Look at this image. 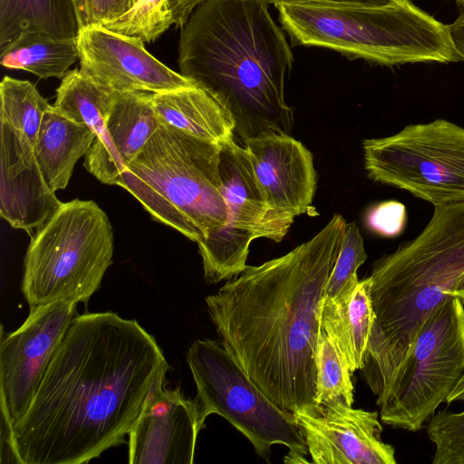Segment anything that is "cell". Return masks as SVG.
Here are the masks:
<instances>
[{
    "instance_id": "83f0119b",
    "label": "cell",
    "mask_w": 464,
    "mask_h": 464,
    "mask_svg": "<svg viewBox=\"0 0 464 464\" xmlns=\"http://www.w3.org/2000/svg\"><path fill=\"white\" fill-rule=\"evenodd\" d=\"M426 431L435 445L433 464H464V411L442 410L434 413Z\"/></svg>"
},
{
    "instance_id": "4316f807",
    "label": "cell",
    "mask_w": 464,
    "mask_h": 464,
    "mask_svg": "<svg viewBox=\"0 0 464 464\" xmlns=\"http://www.w3.org/2000/svg\"><path fill=\"white\" fill-rule=\"evenodd\" d=\"M172 24L168 0H139L128 12L103 26L117 34L151 43Z\"/></svg>"
},
{
    "instance_id": "603a6c76",
    "label": "cell",
    "mask_w": 464,
    "mask_h": 464,
    "mask_svg": "<svg viewBox=\"0 0 464 464\" xmlns=\"http://www.w3.org/2000/svg\"><path fill=\"white\" fill-rule=\"evenodd\" d=\"M79 59L77 39L27 34L0 53L1 65L34 73L40 79L63 78Z\"/></svg>"
},
{
    "instance_id": "4fadbf2b",
    "label": "cell",
    "mask_w": 464,
    "mask_h": 464,
    "mask_svg": "<svg viewBox=\"0 0 464 464\" xmlns=\"http://www.w3.org/2000/svg\"><path fill=\"white\" fill-rule=\"evenodd\" d=\"M310 463L395 464L394 448L382 441L378 412L343 402L293 412Z\"/></svg>"
},
{
    "instance_id": "e0dca14e",
    "label": "cell",
    "mask_w": 464,
    "mask_h": 464,
    "mask_svg": "<svg viewBox=\"0 0 464 464\" xmlns=\"http://www.w3.org/2000/svg\"><path fill=\"white\" fill-rule=\"evenodd\" d=\"M25 135L0 121V215L14 228H38L61 206Z\"/></svg>"
},
{
    "instance_id": "6da1fadb",
    "label": "cell",
    "mask_w": 464,
    "mask_h": 464,
    "mask_svg": "<svg viewBox=\"0 0 464 464\" xmlns=\"http://www.w3.org/2000/svg\"><path fill=\"white\" fill-rule=\"evenodd\" d=\"M169 365L136 320L75 315L34 398L12 428L18 463L82 464L125 442Z\"/></svg>"
},
{
    "instance_id": "d6986e66",
    "label": "cell",
    "mask_w": 464,
    "mask_h": 464,
    "mask_svg": "<svg viewBox=\"0 0 464 464\" xmlns=\"http://www.w3.org/2000/svg\"><path fill=\"white\" fill-rule=\"evenodd\" d=\"M152 104L160 124L220 145L235 139V122L229 111L197 85L152 93Z\"/></svg>"
},
{
    "instance_id": "5bb4252c",
    "label": "cell",
    "mask_w": 464,
    "mask_h": 464,
    "mask_svg": "<svg viewBox=\"0 0 464 464\" xmlns=\"http://www.w3.org/2000/svg\"><path fill=\"white\" fill-rule=\"evenodd\" d=\"M144 44L103 25L89 24L77 38L80 68L116 92L157 93L195 85L151 55Z\"/></svg>"
},
{
    "instance_id": "7c38bea8",
    "label": "cell",
    "mask_w": 464,
    "mask_h": 464,
    "mask_svg": "<svg viewBox=\"0 0 464 464\" xmlns=\"http://www.w3.org/2000/svg\"><path fill=\"white\" fill-rule=\"evenodd\" d=\"M78 304L55 302L31 309L0 343L1 416L12 428L30 407Z\"/></svg>"
},
{
    "instance_id": "9c48e42d",
    "label": "cell",
    "mask_w": 464,
    "mask_h": 464,
    "mask_svg": "<svg viewBox=\"0 0 464 464\" xmlns=\"http://www.w3.org/2000/svg\"><path fill=\"white\" fill-rule=\"evenodd\" d=\"M464 375V303L453 296L430 315L380 407L381 420L420 430Z\"/></svg>"
},
{
    "instance_id": "7a4b0ae2",
    "label": "cell",
    "mask_w": 464,
    "mask_h": 464,
    "mask_svg": "<svg viewBox=\"0 0 464 464\" xmlns=\"http://www.w3.org/2000/svg\"><path fill=\"white\" fill-rule=\"evenodd\" d=\"M346 221L334 214L310 240L259 266H246L206 297L224 345L278 407L316 405L319 310Z\"/></svg>"
},
{
    "instance_id": "5b68a950",
    "label": "cell",
    "mask_w": 464,
    "mask_h": 464,
    "mask_svg": "<svg viewBox=\"0 0 464 464\" xmlns=\"http://www.w3.org/2000/svg\"><path fill=\"white\" fill-rule=\"evenodd\" d=\"M221 145L160 124L115 185L197 244L225 224Z\"/></svg>"
},
{
    "instance_id": "7402d4cb",
    "label": "cell",
    "mask_w": 464,
    "mask_h": 464,
    "mask_svg": "<svg viewBox=\"0 0 464 464\" xmlns=\"http://www.w3.org/2000/svg\"><path fill=\"white\" fill-rule=\"evenodd\" d=\"M81 29L73 0H0V53L27 34L77 39Z\"/></svg>"
},
{
    "instance_id": "d590c367",
    "label": "cell",
    "mask_w": 464,
    "mask_h": 464,
    "mask_svg": "<svg viewBox=\"0 0 464 464\" xmlns=\"http://www.w3.org/2000/svg\"><path fill=\"white\" fill-rule=\"evenodd\" d=\"M459 401H464V375L451 392L446 402L451 403Z\"/></svg>"
},
{
    "instance_id": "836d02e7",
    "label": "cell",
    "mask_w": 464,
    "mask_h": 464,
    "mask_svg": "<svg viewBox=\"0 0 464 464\" xmlns=\"http://www.w3.org/2000/svg\"><path fill=\"white\" fill-rule=\"evenodd\" d=\"M450 32L458 54L464 60V11L450 24Z\"/></svg>"
},
{
    "instance_id": "d6a6232c",
    "label": "cell",
    "mask_w": 464,
    "mask_h": 464,
    "mask_svg": "<svg viewBox=\"0 0 464 464\" xmlns=\"http://www.w3.org/2000/svg\"><path fill=\"white\" fill-rule=\"evenodd\" d=\"M206 0H168L173 24L182 27L192 11Z\"/></svg>"
},
{
    "instance_id": "3957f363",
    "label": "cell",
    "mask_w": 464,
    "mask_h": 464,
    "mask_svg": "<svg viewBox=\"0 0 464 464\" xmlns=\"http://www.w3.org/2000/svg\"><path fill=\"white\" fill-rule=\"evenodd\" d=\"M266 0H206L180 31V73L231 114L235 137L290 134L293 110L285 100L293 54Z\"/></svg>"
},
{
    "instance_id": "2e32d148",
    "label": "cell",
    "mask_w": 464,
    "mask_h": 464,
    "mask_svg": "<svg viewBox=\"0 0 464 464\" xmlns=\"http://www.w3.org/2000/svg\"><path fill=\"white\" fill-rule=\"evenodd\" d=\"M243 144L267 205L291 218L309 212L317 184L311 151L282 132L264 133Z\"/></svg>"
},
{
    "instance_id": "4dcf8cb0",
    "label": "cell",
    "mask_w": 464,
    "mask_h": 464,
    "mask_svg": "<svg viewBox=\"0 0 464 464\" xmlns=\"http://www.w3.org/2000/svg\"><path fill=\"white\" fill-rule=\"evenodd\" d=\"M138 1L90 0L92 24L103 25L128 12Z\"/></svg>"
},
{
    "instance_id": "cb8c5ba5",
    "label": "cell",
    "mask_w": 464,
    "mask_h": 464,
    "mask_svg": "<svg viewBox=\"0 0 464 464\" xmlns=\"http://www.w3.org/2000/svg\"><path fill=\"white\" fill-rule=\"evenodd\" d=\"M116 93L76 68L62 78L53 106L72 121L86 124L97 137L104 129Z\"/></svg>"
},
{
    "instance_id": "9a60e30c",
    "label": "cell",
    "mask_w": 464,
    "mask_h": 464,
    "mask_svg": "<svg viewBox=\"0 0 464 464\" xmlns=\"http://www.w3.org/2000/svg\"><path fill=\"white\" fill-rule=\"evenodd\" d=\"M154 385L129 432L130 464H192L198 433L195 399H187L179 386Z\"/></svg>"
},
{
    "instance_id": "f546056e",
    "label": "cell",
    "mask_w": 464,
    "mask_h": 464,
    "mask_svg": "<svg viewBox=\"0 0 464 464\" xmlns=\"http://www.w3.org/2000/svg\"><path fill=\"white\" fill-rule=\"evenodd\" d=\"M406 220L405 206L395 200L373 205L369 208L364 218L370 231L384 237L399 236L405 227Z\"/></svg>"
},
{
    "instance_id": "e575fe53",
    "label": "cell",
    "mask_w": 464,
    "mask_h": 464,
    "mask_svg": "<svg viewBox=\"0 0 464 464\" xmlns=\"http://www.w3.org/2000/svg\"><path fill=\"white\" fill-rule=\"evenodd\" d=\"M82 28L92 24L90 0H73Z\"/></svg>"
},
{
    "instance_id": "484cf974",
    "label": "cell",
    "mask_w": 464,
    "mask_h": 464,
    "mask_svg": "<svg viewBox=\"0 0 464 464\" xmlns=\"http://www.w3.org/2000/svg\"><path fill=\"white\" fill-rule=\"evenodd\" d=\"M316 405L353 404V384L349 366L333 339L323 330L316 354Z\"/></svg>"
},
{
    "instance_id": "f1b7e54d",
    "label": "cell",
    "mask_w": 464,
    "mask_h": 464,
    "mask_svg": "<svg viewBox=\"0 0 464 464\" xmlns=\"http://www.w3.org/2000/svg\"><path fill=\"white\" fill-rule=\"evenodd\" d=\"M367 259L363 239L355 222L346 223L342 246L329 276L324 300L332 299L358 282L357 270Z\"/></svg>"
},
{
    "instance_id": "277c9868",
    "label": "cell",
    "mask_w": 464,
    "mask_h": 464,
    "mask_svg": "<svg viewBox=\"0 0 464 464\" xmlns=\"http://www.w3.org/2000/svg\"><path fill=\"white\" fill-rule=\"evenodd\" d=\"M464 276V201L437 206L414 239L372 265L374 319L362 376L380 402L431 314Z\"/></svg>"
},
{
    "instance_id": "8d00e7d4",
    "label": "cell",
    "mask_w": 464,
    "mask_h": 464,
    "mask_svg": "<svg viewBox=\"0 0 464 464\" xmlns=\"http://www.w3.org/2000/svg\"><path fill=\"white\" fill-rule=\"evenodd\" d=\"M452 295L453 296L459 298L464 303V276L459 279Z\"/></svg>"
},
{
    "instance_id": "ffe728a7",
    "label": "cell",
    "mask_w": 464,
    "mask_h": 464,
    "mask_svg": "<svg viewBox=\"0 0 464 464\" xmlns=\"http://www.w3.org/2000/svg\"><path fill=\"white\" fill-rule=\"evenodd\" d=\"M319 318L323 330L336 343L351 372L361 371L374 319L368 278L334 298L323 299Z\"/></svg>"
},
{
    "instance_id": "52a82bcc",
    "label": "cell",
    "mask_w": 464,
    "mask_h": 464,
    "mask_svg": "<svg viewBox=\"0 0 464 464\" xmlns=\"http://www.w3.org/2000/svg\"><path fill=\"white\" fill-rule=\"evenodd\" d=\"M113 230L92 200L73 199L32 237L22 292L30 310L55 302L87 304L112 263Z\"/></svg>"
},
{
    "instance_id": "1f68e13d",
    "label": "cell",
    "mask_w": 464,
    "mask_h": 464,
    "mask_svg": "<svg viewBox=\"0 0 464 464\" xmlns=\"http://www.w3.org/2000/svg\"><path fill=\"white\" fill-rule=\"evenodd\" d=\"M276 6L283 4L379 7L395 4L397 0H266Z\"/></svg>"
},
{
    "instance_id": "74e56055",
    "label": "cell",
    "mask_w": 464,
    "mask_h": 464,
    "mask_svg": "<svg viewBox=\"0 0 464 464\" xmlns=\"http://www.w3.org/2000/svg\"><path fill=\"white\" fill-rule=\"evenodd\" d=\"M459 5L464 6V0H455Z\"/></svg>"
},
{
    "instance_id": "d4e9b609",
    "label": "cell",
    "mask_w": 464,
    "mask_h": 464,
    "mask_svg": "<svg viewBox=\"0 0 464 464\" xmlns=\"http://www.w3.org/2000/svg\"><path fill=\"white\" fill-rule=\"evenodd\" d=\"M51 105L28 81L5 76L0 83V121L34 144L44 112Z\"/></svg>"
},
{
    "instance_id": "30bf717a",
    "label": "cell",
    "mask_w": 464,
    "mask_h": 464,
    "mask_svg": "<svg viewBox=\"0 0 464 464\" xmlns=\"http://www.w3.org/2000/svg\"><path fill=\"white\" fill-rule=\"evenodd\" d=\"M364 169L376 182L434 207L464 201V128L446 120L411 124L362 142Z\"/></svg>"
},
{
    "instance_id": "8992f818",
    "label": "cell",
    "mask_w": 464,
    "mask_h": 464,
    "mask_svg": "<svg viewBox=\"0 0 464 464\" xmlns=\"http://www.w3.org/2000/svg\"><path fill=\"white\" fill-rule=\"evenodd\" d=\"M294 44L321 46L392 66L462 60L442 24L411 0L379 6L276 5Z\"/></svg>"
},
{
    "instance_id": "ac0fdd59",
    "label": "cell",
    "mask_w": 464,
    "mask_h": 464,
    "mask_svg": "<svg viewBox=\"0 0 464 464\" xmlns=\"http://www.w3.org/2000/svg\"><path fill=\"white\" fill-rule=\"evenodd\" d=\"M160 125L152 92H117L103 130L84 156L85 169L101 182L115 185Z\"/></svg>"
},
{
    "instance_id": "8fae6325",
    "label": "cell",
    "mask_w": 464,
    "mask_h": 464,
    "mask_svg": "<svg viewBox=\"0 0 464 464\" xmlns=\"http://www.w3.org/2000/svg\"><path fill=\"white\" fill-rule=\"evenodd\" d=\"M221 147L220 173L227 218L225 224L198 243L204 278L210 284L241 274L247 266L251 242L263 237L278 243L295 220L267 205L244 146L233 139Z\"/></svg>"
},
{
    "instance_id": "44dd1931",
    "label": "cell",
    "mask_w": 464,
    "mask_h": 464,
    "mask_svg": "<svg viewBox=\"0 0 464 464\" xmlns=\"http://www.w3.org/2000/svg\"><path fill=\"white\" fill-rule=\"evenodd\" d=\"M95 138L86 124L72 121L54 106L47 109L34 150L43 177L53 191L67 187L75 163L85 156Z\"/></svg>"
},
{
    "instance_id": "ba28073f",
    "label": "cell",
    "mask_w": 464,
    "mask_h": 464,
    "mask_svg": "<svg viewBox=\"0 0 464 464\" xmlns=\"http://www.w3.org/2000/svg\"><path fill=\"white\" fill-rule=\"evenodd\" d=\"M200 426L211 414L225 418L269 462L271 447L289 450L287 463H308V450L293 412L274 403L248 377L220 340L197 339L187 353Z\"/></svg>"
}]
</instances>
